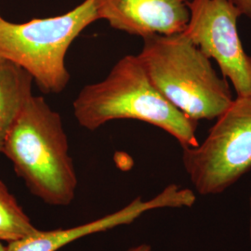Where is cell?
<instances>
[{
	"label": "cell",
	"mask_w": 251,
	"mask_h": 251,
	"mask_svg": "<svg viewBox=\"0 0 251 251\" xmlns=\"http://www.w3.org/2000/svg\"><path fill=\"white\" fill-rule=\"evenodd\" d=\"M0 251H7V247L0 242Z\"/></svg>",
	"instance_id": "cell-13"
},
{
	"label": "cell",
	"mask_w": 251,
	"mask_h": 251,
	"mask_svg": "<svg viewBox=\"0 0 251 251\" xmlns=\"http://www.w3.org/2000/svg\"><path fill=\"white\" fill-rule=\"evenodd\" d=\"M98 18L96 0L68 12L14 24L0 18V58L25 70L47 94L61 93L70 80L65 58L77 36Z\"/></svg>",
	"instance_id": "cell-4"
},
{
	"label": "cell",
	"mask_w": 251,
	"mask_h": 251,
	"mask_svg": "<svg viewBox=\"0 0 251 251\" xmlns=\"http://www.w3.org/2000/svg\"><path fill=\"white\" fill-rule=\"evenodd\" d=\"M196 195L189 189L176 184L167 186L156 197L144 201L135 198L127 206L84 225L68 229L37 230L25 238L8 243L7 251H58L66 245L93 233L104 232L120 225H129L145 212L161 207H191L196 202Z\"/></svg>",
	"instance_id": "cell-7"
},
{
	"label": "cell",
	"mask_w": 251,
	"mask_h": 251,
	"mask_svg": "<svg viewBox=\"0 0 251 251\" xmlns=\"http://www.w3.org/2000/svg\"><path fill=\"white\" fill-rule=\"evenodd\" d=\"M78 124L94 131L112 120L134 119L157 126L182 148L198 146V123L166 99L150 80L137 55H126L107 76L85 86L74 101Z\"/></svg>",
	"instance_id": "cell-1"
},
{
	"label": "cell",
	"mask_w": 251,
	"mask_h": 251,
	"mask_svg": "<svg viewBox=\"0 0 251 251\" xmlns=\"http://www.w3.org/2000/svg\"><path fill=\"white\" fill-rule=\"evenodd\" d=\"M127 251H152V249H151V246L148 244H141L139 246L131 248Z\"/></svg>",
	"instance_id": "cell-12"
},
{
	"label": "cell",
	"mask_w": 251,
	"mask_h": 251,
	"mask_svg": "<svg viewBox=\"0 0 251 251\" xmlns=\"http://www.w3.org/2000/svg\"><path fill=\"white\" fill-rule=\"evenodd\" d=\"M250 202H251V220H250V238H251V200H250Z\"/></svg>",
	"instance_id": "cell-14"
},
{
	"label": "cell",
	"mask_w": 251,
	"mask_h": 251,
	"mask_svg": "<svg viewBox=\"0 0 251 251\" xmlns=\"http://www.w3.org/2000/svg\"><path fill=\"white\" fill-rule=\"evenodd\" d=\"M0 18H1V16H0Z\"/></svg>",
	"instance_id": "cell-15"
},
{
	"label": "cell",
	"mask_w": 251,
	"mask_h": 251,
	"mask_svg": "<svg viewBox=\"0 0 251 251\" xmlns=\"http://www.w3.org/2000/svg\"><path fill=\"white\" fill-rule=\"evenodd\" d=\"M27 188L47 204L69 206L77 177L59 113L32 96L7 136L3 152Z\"/></svg>",
	"instance_id": "cell-2"
},
{
	"label": "cell",
	"mask_w": 251,
	"mask_h": 251,
	"mask_svg": "<svg viewBox=\"0 0 251 251\" xmlns=\"http://www.w3.org/2000/svg\"><path fill=\"white\" fill-rule=\"evenodd\" d=\"M138 58L153 86L190 119H216L233 101L230 86L211 60L182 33L143 38Z\"/></svg>",
	"instance_id": "cell-3"
},
{
	"label": "cell",
	"mask_w": 251,
	"mask_h": 251,
	"mask_svg": "<svg viewBox=\"0 0 251 251\" xmlns=\"http://www.w3.org/2000/svg\"><path fill=\"white\" fill-rule=\"evenodd\" d=\"M189 9L182 35L215 61L236 96L251 94V56L245 51L238 33L240 11L230 0H192Z\"/></svg>",
	"instance_id": "cell-6"
},
{
	"label": "cell",
	"mask_w": 251,
	"mask_h": 251,
	"mask_svg": "<svg viewBox=\"0 0 251 251\" xmlns=\"http://www.w3.org/2000/svg\"><path fill=\"white\" fill-rule=\"evenodd\" d=\"M33 82L25 70L0 58V152L11 126L33 96Z\"/></svg>",
	"instance_id": "cell-9"
},
{
	"label": "cell",
	"mask_w": 251,
	"mask_h": 251,
	"mask_svg": "<svg viewBox=\"0 0 251 251\" xmlns=\"http://www.w3.org/2000/svg\"><path fill=\"white\" fill-rule=\"evenodd\" d=\"M182 164L202 196L219 195L251 170V93L236 96L206 139L182 148Z\"/></svg>",
	"instance_id": "cell-5"
},
{
	"label": "cell",
	"mask_w": 251,
	"mask_h": 251,
	"mask_svg": "<svg viewBox=\"0 0 251 251\" xmlns=\"http://www.w3.org/2000/svg\"><path fill=\"white\" fill-rule=\"evenodd\" d=\"M244 15L251 20V0H230Z\"/></svg>",
	"instance_id": "cell-11"
},
{
	"label": "cell",
	"mask_w": 251,
	"mask_h": 251,
	"mask_svg": "<svg viewBox=\"0 0 251 251\" xmlns=\"http://www.w3.org/2000/svg\"><path fill=\"white\" fill-rule=\"evenodd\" d=\"M37 230L6 184L0 180V242H13Z\"/></svg>",
	"instance_id": "cell-10"
},
{
	"label": "cell",
	"mask_w": 251,
	"mask_h": 251,
	"mask_svg": "<svg viewBox=\"0 0 251 251\" xmlns=\"http://www.w3.org/2000/svg\"><path fill=\"white\" fill-rule=\"evenodd\" d=\"M98 18L142 38L182 33L188 25V0H96Z\"/></svg>",
	"instance_id": "cell-8"
}]
</instances>
